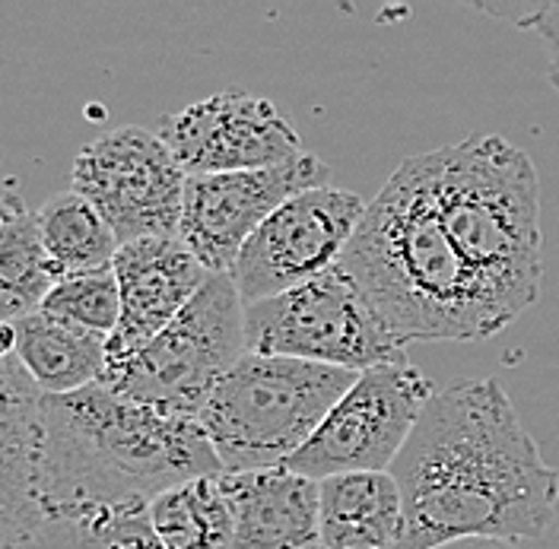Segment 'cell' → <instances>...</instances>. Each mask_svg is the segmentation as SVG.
Returning a JSON list of instances; mask_svg holds the SVG:
<instances>
[{
    "mask_svg": "<svg viewBox=\"0 0 559 549\" xmlns=\"http://www.w3.org/2000/svg\"><path fill=\"white\" fill-rule=\"evenodd\" d=\"M55 286L41 244L38 216L20 194V181L7 178L0 198V318L13 324L35 314Z\"/></svg>",
    "mask_w": 559,
    "mask_h": 549,
    "instance_id": "2e32d148",
    "label": "cell"
},
{
    "mask_svg": "<svg viewBox=\"0 0 559 549\" xmlns=\"http://www.w3.org/2000/svg\"><path fill=\"white\" fill-rule=\"evenodd\" d=\"M337 267L401 344L499 334L442 223L426 153L388 175Z\"/></svg>",
    "mask_w": 559,
    "mask_h": 549,
    "instance_id": "7a4b0ae2",
    "label": "cell"
},
{
    "mask_svg": "<svg viewBox=\"0 0 559 549\" xmlns=\"http://www.w3.org/2000/svg\"><path fill=\"white\" fill-rule=\"evenodd\" d=\"M245 346L248 353L289 356L349 372L407 359L404 344L379 321L341 267L274 299L245 306Z\"/></svg>",
    "mask_w": 559,
    "mask_h": 549,
    "instance_id": "8992f818",
    "label": "cell"
},
{
    "mask_svg": "<svg viewBox=\"0 0 559 549\" xmlns=\"http://www.w3.org/2000/svg\"><path fill=\"white\" fill-rule=\"evenodd\" d=\"M111 267L121 289V321L108 341V369L159 337L213 276L178 236L128 241Z\"/></svg>",
    "mask_w": 559,
    "mask_h": 549,
    "instance_id": "7c38bea8",
    "label": "cell"
},
{
    "mask_svg": "<svg viewBox=\"0 0 559 549\" xmlns=\"http://www.w3.org/2000/svg\"><path fill=\"white\" fill-rule=\"evenodd\" d=\"M248 353L245 302L233 274H213L173 324L108 369L105 387L153 410L201 419L210 394Z\"/></svg>",
    "mask_w": 559,
    "mask_h": 549,
    "instance_id": "5b68a950",
    "label": "cell"
},
{
    "mask_svg": "<svg viewBox=\"0 0 559 549\" xmlns=\"http://www.w3.org/2000/svg\"><path fill=\"white\" fill-rule=\"evenodd\" d=\"M432 394V381L411 359L366 369L286 467L314 482L391 470Z\"/></svg>",
    "mask_w": 559,
    "mask_h": 549,
    "instance_id": "52a82bcc",
    "label": "cell"
},
{
    "mask_svg": "<svg viewBox=\"0 0 559 549\" xmlns=\"http://www.w3.org/2000/svg\"><path fill=\"white\" fill-rule=\"evenodd\" d=\"M159 138L188 178L274 169L306 153L296 124L277 105L242 89L175 111L163 121Z\"/></svg>",
    "mask_w": 559,
    "mask_h": 549,
    "instance_id": "8fae6325",
    "label": "cell"
},
{
    "mask_svg": "<svg viewBox=\"0 0 559 549\" xmlns=\"http://www.w3.org/2000/svg\"><path fill=\"white\" fill-rule=\"evenodd\" d=\"M3 353H13L48 397L86 391L108 375V341L45 311L3 324Z\"/></svg>",
    "mask_w": 559,
    "mask_h": 549,
    "instance_id": "9a60e30c",
    "label": "cell"
},
{
    "mask_svg": "<svg viewBox=\"0 0 559 549\" xmlns=\"http://www.w3.org/2000/svg\"><path fill=\"white\" fill-rule=\"evenodd\" d=\"M233 509L229 549H321L318 482L289 467L223 474Z\"/></svg>",
    "mask_w": 559,
    "mask_h": 549,
    "instance_id": "4fadbf2b",
    "label": "cell"
},
{
    "mask_svg": "<svg viewBox=\"0 0 559 549\" xmlns=\"http://www.w3.org/2000/svg\"><path fill=\"white\" fill-rule=\"evenodd\" d=\"M150 517L166 549H229L233 509L219 477L175 486L150 502Z\"/></svg>",
    "mask_w": 559,
    "mask_h": 549,
    "instance_id": "ac0fdd59",
    "label": "cell"
},
{
    "mask_svg": "<svg viewBox=\"0 0 559 549\" xmlns=\"http://www.w3.org/2000/svg\"><path fill=\"white\" fill-rule=\"evenodd\" d=\"M321 184H331V169L309 150L274 169L194 175L188 178L178 239L210 274H233L248 239L280 206Z\"/></svg>",
    "mask_w": 559,
    "mask_h": 549,
    "instance_id": "30bf717a",
    "label": "cell"
},
{
    "mask_svg": "<svg viewBox=\"0 0 559 549\" xmlns=\"http://www.w3.org/2000/svg\"><path fill=\"white\" fill-rule=\"evenodd\" d=\"M436 204L474 276L489 318L506 331L537 306L544 276L540 181L531 156L499 134L426 153Z\"/></svg>",
    "mask_w": 559,
    "mask_h": 549,
    "instance_id": "3957f363",
    "label": "cell"
},
{
    "mask_svg": "<svg viewBox=\"0 0 559 549\" xmlns=\"http://www.w3.org/2000/svg\"><path fill=\"white\" fill-rule=\"evenodd\" d=\"M68 549H166V544L153 527L150 505H108L70 524Z\"/></svg>",
    "mask_w": 559,
    "mask_h": 549,
    "instance_id": "ffe728a7",
    "label": "cell"
},
{
    "mask_svg": "<svg viewBox=\"0 0 559 549\" xmlns=\"http://www.w3.org/2000/svg\"><path fill=\"white\" fill-rule=\"evenodd\" d=\"M38 232L55 283L73 274H90L115 264L121 241L115 239L103 213L73 188L38 206Z\"/></svg>",
    "mask_w": 559,
    "mask_h": 549,
    "instance_id": "e0dca14e",
    "label": "cell"
},
{
    "mask_svg": "<svg viewBox=\"0 0 559 549\" xmlns=\"http://www.w3.org/2000/svg\"><path fill=\"white\" fill-rule=\"evenodd\" d=\"M70 178L121 244L178 236L188 172L159 134L138 124L105 131L76 153Z\"/></svg>",
    "mask_w": 559,
    "mask_h": 549,
    "instance_id": "ba28073f",
    "label": "cell"
},
{
    "mask_svg": "<svg viewBox=\"0 0 559 549\" xmlns=\"http://www.w3.org/2000/svg\"><path fill=\"white\" fill-rule=\"evenodd\" d=\"M359 372L289 356L245 353L210 394L201 429L223 474L286 467Z\"/></svg>",
    "mask_w": 559,
    "mask_h": 549,
    "instance_id": "277c9868",
    "label": "cell"
},
{
    "mask_svg": "<svg viewBox=\"0 0 559 549\" xmlns=\"http://www.w3.org/2000/svg\"><path fill=\"white\" fill-rule=\"evenodd\" d=\"M404 499L397 549L544 537L559 509V470L522 426L496 378H454L432 394L391 464Z\"/></svg>",
    "mask_w": 559,
    "mask_h": 549,
    "instance_id": "6da1fadb",
    "label": "cell"
},
{
    "mask_svg": "<svg viewBox=\"0 0 559 549\" xmlns=\"http://www.w3.org/2000/svg\"><path fill=\"white\" fill-rule=\"evenodd\" d=\"M321 549H397L404 499L391 470L341 474L318 482Z\"/></svg>",
    "mask_w": 559,
    "mask_h": 549,
    "instance_id": "5bb4252c",
    "label": "cell"
},
{
    "mask_svg": "<svg viewBox=\"0 0 559 549\" xmlns=\"http://www.w3.org/2000/svg\"><path fill=\"white\" fill-rule=\"evenodd\" d=\"M439 549H519V544H502V540H457Z\"/></svg>",
    "mask_w": 559,
    "mask_h": 549,
    "instance_id": "7402d4cb",
    "label": "cell"
},
{
    "mask_svg": "<svg viewBox=\"0 0 559 549\" xmlns=\"http://www.w3.org/2000/svg\"><path fill=\"white\" fill-rule=\"evenodd\" d=\"M38 311H45L58 321H68L86 334L111 341L118 331V321H121V289H118L115 267L58 279Z\"/></svg>",
    "mask_w": 559,
    "mask_h": 549,
    "instance_id": "d6986e66",
    "label": "cell"
},
{
    "mask_svg": "<svg viewBox=\"0 0 559 549\" xmlns=\"http://www.w3.org/2000/svg\"><path fill=\"white\" fill-rule=\"evenodd\" d=\"M359 194L321 184L289 198L248 239L233 279L245 306L274 299L341 264L356 226L366 216Z\"/></svg>",
    "mask_w": 559,
    "mask_h": 549,
    "instance_id": "9c48e42d",
    "label": "cell"
},
{
    "mask_svg": "<svg viewBox=\"0 0 559 549\" xmlns=\"http://www.w3.org/2000/svg\"><path fill=\"white\" fill-rule=\"evenodd\" d=\"M522 26H534L544 35V41L550 48V83L559 93V3H540L534 10H527Z\"/></svg>",
    "mask_w": 559,
    "mask_h": 549,
    "instance_id": "44dd1931",
    "label": "cell"
}]
</instances>
